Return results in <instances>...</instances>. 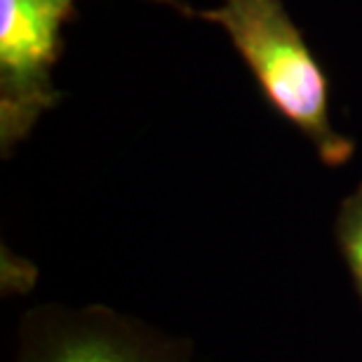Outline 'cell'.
<instances>
[{"label":"cell","instance_id":"3957f363","mask_svg":"<svg viewBox=\"0 0 362 362\" xmlns=\"http://www.w3.org/2000/svg\"><path fill=\"white\" fill-rule=\"evenodd\" d=\"M47 362H139L132 353L108 339H78L62 346Z\"/></svg>","mask_w":362,"mask_h":362},{"label":"cell","instance_id":"7a4b0ae2","mask_svg":"<svg viewBox=\"0 0 362 362\" xmlns=\"http://www.w3.org/2000/svg\"><path fill=\"white\" fill-rule=\"evenodd\" d=\"M74 0H0V132L21 136L52 106V64Z\"/></svg>","mask_w":362,"mask_h":362},{"label":"cell","instance_id":"277c9868","mask_svg":"<svg viewBox=\"0 0 362 362\" xmlns=\"http://www.w3.org/2000/svg\"><path fill=\"white\" fill-rule=\"evenodd\" d=\"M341 245L362 292V202L351 205L341 219Z\"/></svg>","mask_w":362,"mask_h":362},{"label":"cell","instance_id":"5b68a950","mask_svg":"<svg viewBox=\"0 0 362 362\" xmlns=\"http://www.w3.org/2000/svg\"><path fill=\"white\" fill-rule=\"evenodd\" d=\"M156 3H165V5H172V7H177V10H186L188 12V7L181 3V0H156Z\"/></svg>","mask_w":362,"mask_h":362},{"label":"cell","instance_id":"6da1fadb","mask_svg":"<svg viewBox=\"0 0 362 362\" xmlns=\"http://www.w3.org/2000/svg\"><path fill=\"white\" fill-rule=\"evenodd\" d=\"M200 17L228 33L269 101L315 144L325 163L351 156V141L332 127L327 78L282 0H221Z\"/></svg>","mask_w":362,"mask_h":362}]
</instances>
